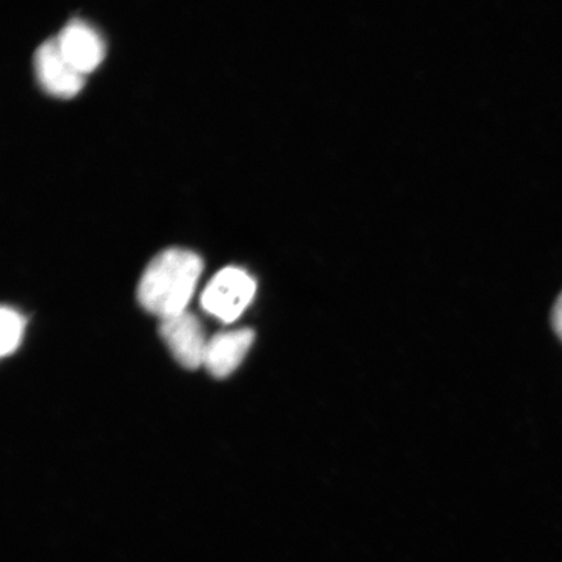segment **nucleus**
<instances>
[{"instance_id":"1","label":"nucleus","mask_w":562,"mask_h":562,"mask_svg":"<svg viewBox=\"0 0 562 562\" xmlns=\"http://www.w3.org/2000/svg\"><path fill=\"white\" fill-rule=\"evenodd\" d=\"M202 270L201 257L191 250L171 248L159 252L139 280V304L160 319L187 312Z\"/></svg>"},{"instance_id":"2","label":"nucleus","mask_w":562,"mask_h":562,"mask_svg":"<svg viewBox=\"0 0 562 562\" xmlns=\"http://www.w3.org/2000/svg\"><path fill=\"white\" fill-rule=\"evenodd\" d=\"M257 290L256 280L238 267H226L210 280L201 305L222 322H234L249 306Z\"/></svg>"},{"instance_id":"3","label":"nucleus","mask_w":562,"mask_h":562,"mask_svg":"<svg viewBox=\"0 0 562 562\" xmlns=\"http://www.w3.org/2000/svg\"><path fill=\"white\" fill-rule=\"evenodd\" d=\"M160 336L175 360L188 370L203 364L207 341L199 318L189 312L161 319Z\"/></svg>"},{"instance_id":"4","label":"nucleus","mask_w":562,"mask_h":562,"mask_svg":"<svg viewBox=\"0 0 562 562\" xmlns=\"http://www.w3.org/2000/svg\"><path fill=\"white\" fill-rule=\"evenodd\" d=\"M35 75L47 93L63 98L74 97L83 87V74L61 53L56 38L47 40L34 55Z\"/></svg>"},{"instance_id":"5","label":"nucleus","mask_w":562,"mask_h":562,"mask_svg":"<svg viewBox=\"0 0 562 562\" xmlns=\"http://www.w3.org/2000/svg\"><path fill=\"white\" fill-rule=\"evenodd\" d=\"M56 41L70 65L83 75L100 66L104 58V42L86 21L70 20Z\"/></svg>"},{"instance_id":"6","label":"nucleus","mask_w":562,"mask_h":562,"mask_svg":"<svg viewBox=\"0 0 562 562\" xmlns=\"http://www.w3.org/2000/svg\"><path fill=\"white\" fill-rule=\"evenodd\" d=\"M255 337L249 328L215 335L207 341L203 364L215 378L231 375L248 355Z\"/></svg>"},{"instance_id":"7","label":"nucleus","mask_w":562,"mask_h":562,"mask_svg":"<svg viewBox=\"0 0 562 562\" xmlns=\"http://www.w3.org/2000/svg\"><path fill=\"white\" fill-rule=\"evenodd\" d=\"M0 326H2V340H0V351L2 356H9L13 353L20 346L21 339H23L25 319L15 308L2 307L0 312Z\"/></svg>"},{"instance_id":"8","label":"nucleus","mask_w":562,"mask_h":562,"mask_svg":"<svg viewBox=\"0 0 562 562\" xmlns=\"http://www.w3.org/2000/svg\"><path fill=\"white\" fill-rule=\"evenodd\" d=\"M552 326L554 333H557L562 341V292L560 293L557 302H554V306L552 308Z\"/></svg>"}]
</instances>
